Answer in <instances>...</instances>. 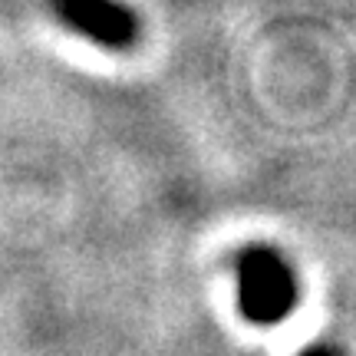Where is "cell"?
<instances>
[{
    "label": "cell",
    "mask_w": 356,
    "mask_h": 356,
    "mask_svg": "<svg viewBox=\"0 0 356 356\" xmlns=\"http://www.w3.org/2000/svg\"><path fill=\"white\" fill-rule=\"evenodd\" d=\"M238 304L254 323H280L297 307V277L270 248H248L238 261Z\"/></svg>",
    "instance_id": "1"
},
{
    "label": "cell",
    "mask_w": 356,
    "mask_h": 356,
    "mask_svg": "<svg viewBox=\"0 0 356 356\" xmlns=\"http://www.w3.org/2000/svg\"><path fill=\"white\" fill-rule=\"evenodd\" d=\"M53 17L106 50H129L139 40V17L119 0H50Z\"/></svg>",
    "instance_id": "2"
}]
</instances>
